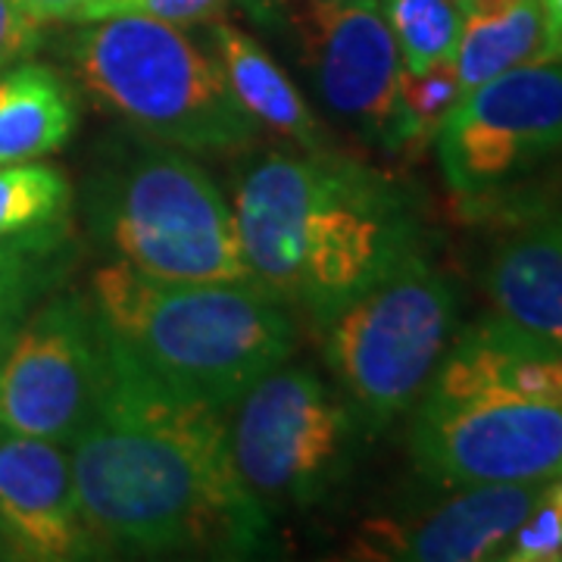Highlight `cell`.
Returning <instances> with one entry per match:
<instances>
[{"label": "cell", "mask_w": 562, "mask_h": 562, "mask_svg": "<svg viewBox=\"0 0 562 562\" xmlns=\"http://www.w3.org/2000/svg\"><path fill=\"white\" fill-rule=\"evenodd\" d=\"M101 335V387L69 441L79 506L98 541L140 553H257L269 513L235 469L225 413L179 394Z\"/></svg>", "instance_id": "1"}, {"label": "cell", "mask_w": 562, "mask_h": 562, "mask_svg": "<svg viewBox=\"0 0 562 562\" xmlns=\"http://www.w3.org/2000/svg\"><path fill=\"white\" fill-rule=\"evenodd\" d=\"M232 210L250 279L313 325L419 247L401 188L335 147L250 157Z\"/></svg>", "instance_id": "2"}, {"label": "cell", "mask_w": 562, "mask_h": 562, "mask_svg": "<svg viewBox=\"0 0 562 562\" xmlns=\"http://www.w3.org/2000/svg\"><path fill=\"white\" fill-rule=\"evenodd\" d=\"M409 450L447 487L562 475V357L494 313L472 322L422 391Z\"/></svg>", "instance_id": "3"}, {"label": "cell", "mask_w": 562, "mask_h": 562, "mask_svg": "<svg viewBox=\"0 0 562 562\" xmlns=\"http://www.w3.org/2000/svg\"><path fill=\"white\" fill-rule=\"evenodd\" d=\"M91 310L160 382L222 413L288 362L297 331L257 281H169L113 260L91 276Z\"/></svg>", "instance_id": "4"}, {"label": "cell", "mask_w": 562, "mask_h": 562, "mask_svg": "<svg viewBox=\"0 0 562 562\" xmlns=\"http://www.w3.org/2000/svg\"><path fill=\"white\" fill-rule=\"evenodd\" d=\"M63 57L81 91L140 138L184 154H228L260 135L213 50H203L184 25L140 13L79 22Z\"/></svg>", "instance_id": "5"}, {"label": "cell", "mask_w": 562, "mask_h": 562, "mask_svg": "<svg viewBox=\"0 0 562 562\" xmlns=\"http://www.w3.org/2000/svg\"><path fill=\"white\" fill-rule=\"evenodd\" d=\"M91 228L116 260L169 281H254L235 210L201 162L147 140L101 166L88 188Z\"/></svg>", "instance_id": "6"}, {"label": "cell", "mask_w": 562, "mask_h": 562, "mask_svg": "<svg viewBox=\"0 0 562 562\" xmlns=\"http://www.w3.org/2000/svg\"><path fill=\"white\" fill-rule=\"evenodd\" d=\"M316 328L353 419L379 431L431 382L457 331V291L416 247Z\"/></svg>", "instance_id": "7"}, {"label": "cell", "mask_w": 562, "mask_h": 562, "mask_svg": "<svg viewBox=\"0 0 562 562\" xmlns=\"http://www.w3.org/2000/svg\"><path fill=\"white\" fill-rule=\"evenodd\" d=\"M325 113L384 154L413 150L401 106V50L382 0H260Z\"/></svg>", "instance_id": "8"}, {"label": "cell", "mask_w": 562, "mask_h": 562, "mask_svg": "<svg viewBox=\"0 0 562 562\" xmlns=\"http://www.w3.org/2000/svg\"><path fill=\"white\" fill-rule=\"evenodd\" d=\"M228 413L232 460L266 513L322 501L344 475L357 419L313 369L281 362Z\"/></svg>", "instance_id": "9"}, {"label": "cell", "mask_w": 562, "mask_h": 562, "mask_svg": "<svg viewBox=\"0 0 562 562\" xmlns=\"http://www.w3.org/2000/svg\"><path fill=\"white\" fill-rule=\"evenodd\" d=\"M450 191L479 201L562 154V60L528 63L457 101L438 135Z\"/></svg>", "instance_id": "10"}, {"label": "cell", "mask_w": 562, "mask_h": 562, "mask_svg": "<svg viewBox=\"0 0 562 562\" xmlns=\"http://www.w3.org/2000/svg\"><path fill=\"white\" fill-rule=\"evenodd\" d=\"M103 335L91 301L63 294L20 322L0 362V428L66 443L101 387Z\"/></svg>", "instance_id": "11"}, {"label": "cell", "mask_w": 562, "mask_h": 562, "mask_svg": "<svg viewBox=\"0 0 562 562\" xmlns=\"http://www.w3.org/2000/svg\"><path fill=\"white\" fill-rule=\"evenodd\" d=\"M0 535L10 560L98 557L103 543L85 522L66 443L0 428Z\"/></svg>", "instance_id": "12"}, {"label": "cell", "mask_w": 562, "mask_h": 562, "mask_svg": "<svg viewBox=\"0 0 562 562\" xmlns=\"http://www.w3.org/2000/svg\"><path fill=\"white\" fill-rule=\"evenodd\" d=\"M543 484H469L413 519H375L353 541L357 560H501L509 538L541 501Z\"/></svg>", "instance_id": "13"}, {"label": "cell", "mask_w": 562, "mask_h": 562, "mask_svg": "<svg viewBox=\"0 0 562 562\" xmlns=\"http://www.w3.org/2000/svg\"><path fill=\"white\" fill-rule=\"evenodd\" d=\"M484 284L497 319L562 357V210L506 235Z\"/></svg>", "instance_id": "14"}, {"label": "cell", "mask_w": 562, "mask_h": 562, "mask_svg": "<svg viewBox=\"0 0 562 562\" xmlns=\"http://www.w3.org/2000/svg\"><path fill=\"white\" fill-rule=\"evenodd\" d=\"M210 50L241 110L260 128L301 147H328V132L294 79L254 35L225 20L210 22Z\"/></svg>", "instance_id": "15"}, {"label": "cell", "mask_w": 562, "mask_h": 562, "mask_svg": "<svg viewBox=\"0 0 562 562\" xmlns=\"http://www.w3.org/2000/svg\"><path fill=\"white\" fill-rule=\"evenodd\" d=\"M76 125V91L54 66L20 60L0 69V162L50 157L66 147Z\"/></svg>", "instance_id": "16"}, {"label": "cell", "mask_w": 562, "mask_h": 562, "mask_svg": "<svg viewBox=\"0 0 562 562\" xmlns=\"http://www.w3.org/2000/svg\"><path fill=\"white\" fill-rule=\"evenodd\" d=\"M528 63H547L541 0H503L497 7L465 13L460 47L453 57L460 98Z\"/></svg>", "instance_id": "17"}, {"label": "cell", "mask_w": 562, "mask_h": 562, "mask_svg": "<svg viewBox=\"0 0 562 562\" xmlns=\"http://www.w3.org/2000/svg\"><path fill=\"white\" fill-rule=\"evenodd\" d=\"M72 210V184L57 166L0 162V241L63 232Z\"/></svg>", "instance_id": "18"}, {"label": "cell", "mask_w": 562, "mask_h": 562, "mask_svg": "<svg viewBox=\"0 0 562 562\" xmlns=\"http://www.w3.org/2000/svg\"><path fill=\"white\" fill-rule=\"evenodd\" d=\"M382 7L401 50L403 72L453 63L465 25L457 0H382Z\"/></svg>", "instance_id": "19"}, {"label": "cell", "mask_w": 562, "mask_h": 562, "mask_svg": "<svg viewBox=\"0 0 562 562\" xmlns=\"http://www.w3.org/2000/svg\"><path fill=\"white\" fill-rule=\"evenodd\" d=\"M63 232L0 241V322H22L57 272Z\"/></svg>", "instance_id": "20"}, {"label": "cell", "mask_w": 562, "mask_h": 562, "mask_svg": "<svg viewBox=\"0 0 562 562\" xmlns=\"http://www.w3.org/2000/svg\"><path fill=\"white\" fill-rule=\"evenodd\" d=\"M460 101V81L453 63L431 66L425 72H401V106L409 122L416 147L435 140L447 113Z\"/></svg>", "instance_id": "21"}, {"label": "cell", "mask_w": 562, "mask_h": 562, "mask_svg": "<svg viewBox=\"0 0 562 562\" xmlns=\"http://www.w3.org/2000/svg\"><path fill=\"white\" fill-rule=\"evenodd\" d=\"M562 553V506L543 484L541 501L525 516V522L509 538L501 560L509 562H553Z\"/></svg>", "instance_id": "22"}, {"label": "cell", "mask_w": 562, "mask_h": 562, "mask_svg": "<svg viewBox=\"0 0 562 562\" xmlns=\"http://www.w3.org/2000/svg\"><path fill=\"white\" fill-rule=\"evenodd\" d=\"M228 0H110L106 16L113 13H140L154 20L176 22V25H198V22L220 20Z\"/></svg>", "instance_id": "23"}, {"label": "cell", "mask_w": 562, "mask_h": 562, "mask_svg": "<svg viewBox=\"0 0 562 562\" xmlns=\"http://www.w3.org/2000/svg\"><path fill=\"white\" fill-rule=\"evenodd\" d=\"M38 22L20 7V0H0V69L29 60L41 41Z\"/></svg>", "instance_id": "24"}, {"label": "cell", "mask_w": 562, "mask_h": 562, "mask_svg": "<svg viewBox=\"0 0 562 562\" xmlns=\"http://www.w3.org/2000/svg\"><path fill=\"white\" fill-rule=\"evenodd\" d=\"M20 7L38 22H91L106 16L110 0H20Z\"/></svg>", "instance_id": "25"}, {"label": "cell", "mask_w": 562, "mask_h": 562, "mask_svg": "<svg viewBox=\"0 0 562 562\" xmlns=\"http://www.w3.org/2000/svg\"><path fill=\"white\" fill-rule=\"evenodd\" d=\"M547 22V63L562 60V0H541Z\"/></svg>", "instance_id": "26"}, {"label": "cell", "mask_w": 562, "mask_h": 562, "mask_svg": "<svg viewBox=\"0 0 562 562\" xmlns=\"http://www.w3.org/2000/svg\"><path fill=\"white\" fill-rule=\"evenodd\" d=\"M16 328H20V322H0V362H3V357H7V347H10V341H13Z\"/></svg>", "instance_id": "27"}, {"label": "cell", "mask_w": 562, "mask_h": 562, "mask_svg": "<svg viewBox=\"0 0 562 562\" xmlns=\"http://www.w3.org/2000/svg\"><path fill=\"white\" fill-rule=\"evenodd\" d=\"M3 557L10 560V553H7V543H3V535H0V560H3Z\"/></svg>", "instance_id": "28"}, {"label": "cell", "mask_w": 562, "mask_h": 562, "mask_svg": "<svg viewBox=\"0 0 562 562\" xmlns=\"http://www.w3.org/2000/svg\"><path fill=\"white\" fill-rule=\"evenodd\" d=\"M457 3H465V0H457Z\"/></svg>", "instance_id": "29"}, {"label": "cell", "mask_w": 562, "mask_h": 562, "mask_svg": "<svg viewBox=\"0 0 562 562\" xmlns=\"http://www.w3.org/2000/svg\"><path fill=\"white\" fill-rule=\"evenodd\" d=\"M560 560H562V553H560Z\"/></svg>", "instance_id": "30"}]
</instances>
